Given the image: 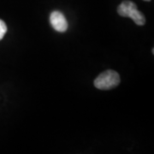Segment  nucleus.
Segmentation results:
<instances>
[{
  "label": "nucleus",
  "mask_w": 154,
  "mask_h": 154,
  "mask_svg": "<svg viewBox=\"0 0 154 154\" xmlns=\"http://www.w3.org/2000/svg\"><path fill=\"white\" fill-rule=\"evenodd\" d=\"M120 83V76L114 70H106L99 75L94 80L95 88L99 90H110L116 88Z\"/></svg>",
  "instance_id": "nucleus-1"
},
{
  "label": "nucleus",
  "mask_w": 154,
  "mask_h": 154,
  "mask_svg": "<svg viewBox=\"0 0 154 154\" xmlns=\"http://www.w3.org/2000/svg\"><path fill=\"white\" fill-rule=\"evenodd\" d=\"M50 22L56 31L63 33L68 29V22L63 14L60 11H53L50 16Z\"/></svg>",
  "instance_id": "nucleus-2"
},
{
  "label": "nucleus",
  "mask_w": 154,
  "mask_h": 154,
  "mask_svg": "<svg viewBox=\"0 0 154 154\" xmlns=\"http://www.w3.org/2000/svg\"><path fill=\"white\" fill-rule=\"evenodd\" d=\"M137 9V5L132 2V1H128V0H125L121 5L118 6L117 8V12L119 14V16L122 17H129L130 14L132 13L134 10Z\"/></svg>",
  "instance_id": "nucleus-3"
},
{
  "label": "nucleus",
  "mask_w": 154,
  "mask_h": 154,
  "mask_svg": "<svg viewBox=\"0 0 154 154\" xmlns=\"http://www.w3.org/2000/svg\"><path fill=\"white\" fill-rule=\"evenodd\" d=\"M129 17L135 22V24H137L139 26H143L146 24V18L144 17V15L140 11H138L137 9L132 11Z\"/></svg>",
  "instance_id": "nucleus-4"
},
{
  "label": "nucleus",
  "mask_w": 154,
  "mask_h": 154,
  "mask_svg": "<svg viewBox=\"0 0 154 154\" xmlns=\"http://www.w3.org/2000/svg\"><path fill=\"white\" fill-rule=\"evenodd\" d=\"M6 32H7V26H6L5 22L0 19V40L4 38Z\"/></svg>",
  "instance_id": "nucleus-5"
},
{
  "label": "nucleus",
  "mask_w": 154,
  "mask_h": 154,
  "mask_svg": "<svg viewBox=\"0 0 154 154\" xmlns=\"http://www.w3.org/2000/svg\"><path fill=\"white\" fill-rule=\"evenodd\" d=\"M144 1H147V2H149V1H151V0H144Z\"/></svg>",
  "instance_id": "nucleus-6"
}]
</instances>
